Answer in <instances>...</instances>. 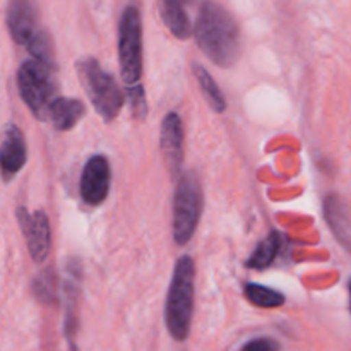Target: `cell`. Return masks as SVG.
<instances>
[{"mask_svg": "<svg viewBox=\"0 0 351 351\" xmlns=\"http://www.w3.org/2000/svg\"><path fill=\"white\" fill-rule=\"evenodd\" d=\"M110 184H112V170L106 156L95 154L82 168L79 192L81 199L88 206H99L108 197Z\"/></svg>", "mask_w": 351, "mask_h": 351, "instance_id": "obj_7", "label": "cell"}, {"mask_svg": "<svg viewBox=\"0 0 351 351\" xmlns=\"http://www.w3.org/2000/svg\"><path fill=\"white\" fill-rule=\"evenodd\" d=\"M17 88H19L21 98L31 110V113L36 119H45L48 113V106L55 98L51 67L34 60V58L23 62L17 71Z\"/></svg>", "mask_w": 351, "mask_h": 351, "instance_id": "obj_6", "label": "cell"}, {"mask_svg": "<svg viewBox=\"0 0 351 351\" xmlns=\"http://www.w3.org/2000/svg\"><path fill=\"white\" fill-rule=\"evenodd\" d=\"M17 221L23 228V235L26 237L27 250L36 263H43L50 254L51 232L50 221L43 211H36L33 215L24 208L17 209Z\"/></svg>", "mask_w": 351, "mask_h": 351, "instance_id": "obj_8", "label": "cell"}, {"mask_svg": "<svg viewBox=\"0 0 351 351\" xmlns=\"http://www.w3.org/2000/svg\"><path fill=\"white\" fill-rule=\"evenodd\" d=\"M119 62L123 82L139 84L144 67L143 21L134 5L125 7L119 21Z\"/></svg>", "mask_w": 351, "mask_h": 351, "instance_id": "obj_4", "label": "cell"}, {"mask_svg": "<svg viewBox=\"0 0 351 351\" xmlns=\"http://www.w3.org/2000/svg\"><path fill=\"white\" fill-rule=\"evenodd\" d=\"M194 38L202 53L219 67H232L240 57L242 38L232 14L215 0H204L199 7Z\"/></svg>", "mask_w": 351, "mask_h": 351, "instance_id": "obj_1", "label": "cell"}, {"mask_svg": "<svg viewBox=\"0 0 351 351\" xmlns=\"http://www.w3.org/2000/svg\"><path fill=\"white\" fill-rule=\"evenodd\" d=\"M33 291L38 300L43 302V304L55 302L57 293H55V278L51 274V271H43V273L34 278Z\"/></svg>", "mask_w": 351, "mask_h": 351, "instance_id": "obj_19", "label": "cell"}, {"mask_svg": "<svg viewBox=\"0 0 351 351\" xmlns=\"http://www.w3.org/2000/svg\"><path fill=\"white\" fill-rule=\"evenodd\" d=\"M348 293H350V312H351V280L348 283Z\"/></svg>", "mask_w": 351, "mask_h": 351, "instance_id": "obj_22", "label": "cell"}, {"mask_svg": "<svg viewBox=\"0 0 351 351\" xmlns=\"http://www.w3.org/2000/svg\"><path fill=\"white\" fill-rule=\"evenodd\" d=\"M7 27L17 45L26 47L38 33V9L34 0H10L7 7Z\"/></svg>", "mask_w": 351, "mask_h": 351, "instance_id": "obj_9", "label": "cell"}, {"mask_svg": "<svg viewBox=\"0 0 351 351\" xmlns=\"http://www.w3.org/2000/svg\"><path fill=\"white\" fill-rule=\"evenodd\" d=\"M84 105L82 101L75 98H64L58 96L53 98V101L48 106V113L51 123L57 130L64 132V130H71L72 127L77 125L79 120L84 117Z\"/></svg>", "mask_w": 351, "mask_h": 351, "instance_id": "obj_14", "label": "cell"}, {"mask_svg": "<svg viewBox=\"0 0 351 351\" xmlns=\"http://www.w3.org/2000/svg\"><path fill=\"white\" fill-rule=\"evenodd\" d=\"M194 75L195 79H197V84L199 88H201L202 95H204V98L208 99V103L211 105V108L218 113L225 112L226 99L225 96H223L219 86L216 84V81L213 79V75L199 64H194Z\"/></svg>", "mask_w": 351, "mask_h": 351, "instance_id": "obj_16", "label": "cell"}, {"mask_svg": "<svg viewBox=\"0 0 351 351\" xmlns=\"http://www.w3.org/2000/svg\"><path fill=\"white\" fill-rule=\"evenodd\" d=\"M324 218L336 239L351 252V218L348 208L339 195L331 194L324 199Z\"/></svg>", "mask_w": 351, "mask_h": 351, "instance_id": "obj_12", "label": "cell"}, {"mask_svg": "<svg viewBox=\"0 0 351 351\" xmlns=\"http://www.w3.org/2000/svg\"><path fill=\"white\" fill-rule=\"evenodd\" d=\"M161 156L171 175H178L184 163V123L177 112H170L161 123Z\"/></svg>", "mask_w": 351, "mask_h": 351, "instance_id": "obj_10", "label": "cell"}, {"mask_svg": "<svg viewBox=\"0 0 351 351\" xmlns=\"http://www.w3.org/2000/svg\"><path fill=\"white\" fill-rule=\"evenodd\" d=\"M187 0H158L161 21L171 34L178 40H187L192 34L191 19L185 10Z\"/></svg>", "mask_w": 351, "mask_h": 351, "instance_id": "obj_13", "label": "cell"}, {"mask_svg": "<svg viewBox=\"0 0 351 351\" xmlns=\"http://www.w3.org/2000/svg\"><path fill=\"white\" fill-rule=\"evenodd\" d=\"M243 291H245L247 300L259 308H278L287 302L281 291L259 283H247Z\"/></svg>", "mask_w": 351, "mask_h": 351, "instance_id": "obj_17", "label": "cell"}, {"mask_svg": "<svg viewBox=\"0 0 351 351\" xmlns=\"http://www.w3.org/2000/svg\"><path fill=\"white\" fill-rule=\"evenodd\" d=\"M240 351H281V345L273 338H256L243 345Z\"/></svg>", "mask_w": 351, "mask_h": 351, "instance_id": "obj_21", "label": "cell"}, {"mask_svg": "<svg viewBox=\"0 0 351 351\" xmlns=\"http://www.w3.org/2000/svg\"><path fill=\"white\" fill-rule=\"evenodd\" d=\"M27 160L26 141L17 125L9 123L0 144V175L5 182L12 180L24 168Z\"/></svg>", "mask_w": 351, "mask_h": 351, "instance_id": "obj_11", "label": "cell"}, {"mask_svg": "<svg viewBox=\"0 0 351 351\" xmlns=\"http://www.w3.org/2000/svg\"><path fill=\"white\" fill-rule=\"evenodd\" d=\"M195 297V267L189 256L180 257L175 264L173 276L168 288L165 321L171 338L185 341L191 335Z\"/></svg>", "mask_w": 351, "mask_h": 351, "instance_id": "obj_2", "label": "cell"}, {"mask_svg": "<svg viewBox=\"0 0 351 351\" xmlns=\"http://www.w3.org/2000/svg\"><path fill=\"white\" fill-rule=\"evenodd\" d=\"M202 213V191L194 173L178 178L173 195V240L178 245L191 242Z\"/></svg>", "mask_w": 351, "mask_h": 351, "instance_id": "obj_5", "label": "cell"}, {"mask_svg": "<svg viewBox=\"0 0 351 351\" xmlns=\"http://www.w3.org/2000/svg\"><path fill=\"white\" fill-rule=\"evenodd\" d=\"M281 245H283V237L278 232H271L263 242L257 243L254 252L247 259V267H250V269H266V267H269L276 261Z\"/></svg>", "mask_w": 351, "mask_h": 351, "instance_id": "obj_15", "label": "cell"}, {"mask_svg": "<svg viewBox=\"0 0 351 351\" xmlns=\"http://www.w3.org/2000/svg\"><path fill=\"white\" fill-rule=\"evenodd\" d=\"M127 99L130 103V108H132V115L136 119H144L147 113V103L146 96H144V89L141 84H134L127 88Z\"/></svg>", "mask_w": 351, "mask_h": 351, "instance_id": "obj_20", "label": "cell"}, {"mask_svg": "<svg viewBox=\"0 0 351 351\" xmlns=\"http://www.w3.org/2000/svg\"><path fill=\"white\" fill-rule=\"evenodd\" d=\"M27 51L33 55L34 60L41 62V64L53 67V48H51V41L45 31H40L29 43L26 45Z\"/></svg>", "mask_w": 351, "mask_h": 351, "instance_id": "obj_18", "label": "cell"}, {"mask_svg": "<svg viewBox=\"0 0 351 351\" xmlns=\"http://www.w3.org/2000/svg\"><path fill=\"white\" fill-rule=\"evenodd\" d=\"M77 74L98 115L105 122H112L125 101V95L115 77L103 71L99 62L91 57L77 62Z\"/></svg>", "mask_w": 351, "mask_h": 351, "instance_id": "obj_3", "label": "cell"}]
</instances>
